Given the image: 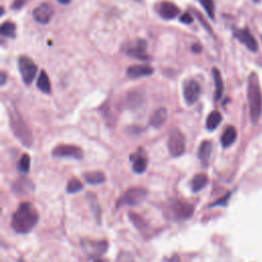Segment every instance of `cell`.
Wrapping results in <instances>:
<instances>
[{"mask_svg": "<svg viewBox=\"0 0 262 262\" xmlns=\"http://www.w3.org/2000/svg\"><path fill=\"white\" fill-rule=\"evenodd\" d=\"M38 218L36 209L30 203H22L13 215L12 226L18 233H27L36 225Z\"/></svg>", "mask_w": 262, "mask_h": 262, "instance_id": "1", "label": "cell"}, {"mask_svg": "<svg viewBox=\"0 0 262 262\" xmlns=\"http://www.w3.org/2000/svg\"><path fill=\"white\" fill-rule=\"evenodd\" d=\"M248 101L251 120L257 123L262 115V91L256 73H252L248 79Z\"/></svg>", "mask_w": 262, "mask_h": 262, "instance_id": "2", "label": "cell"}, {"mask_svg": "<svg viewBox=\"0 0 262 262\" xmlns=\"http://www.w3.org/2000/svg\"><path fill=\"white\" fill-rule=\"evenodd\" d=\"M10 126L15 137L24 145L25 147H31L33 144V136L31 130L20 116L18 111L10 112Z\"/></svg>", "mask_w": 262, "mask_h": 262, "instance_id": "3", "label": "cell"}, {"mask_svg": "<svg viewBox=\"0 0 262 262\" xmlns=\"http://www.w3.org/2000/svg\"><path fill=\"white\" fill-rule=\"evenodd\" d=\"M18 68L22 76L23 82L26 85H30L33 82L37 73L36 64L30 58L22 56L18 60Z\"/></svg>", "mask_w": 262, "mask_h": 262, "instance_id": "4", "label": "cell"}, {"mask_svg": "<svg viewBox=\"0 0 262 262\" xmlns=\"http://www.w3.org/2000/svg\"><path fill=\"white\" fill-rule=\"evenodd\" d=\"M168 150L171 156L179 157L186 151V139L181 131L175 129L168 138Z\"/></svg>", "mask_w": 262, "mask_h": 262, "instance_id": "5", "label": "cell"}, {"mask_svg": "<svg viewBox=\"0 0 262 262\" xmlns=\"http://www.w3.org/2000/svg\"><path fill=\"white\" fill-rule=\"evenodd\" d=\"M147 197V191L140 188H134L127 191L124 196L119 200L118 206L121 205H129V206H136L140 205Z\"/></svg>", "mask_w": 262, "mask_h": 262, "instance_id": "6", "label": "cell"}, {"mask_svg": "<svg viewBox=\"0 0 262 262\" xmlns=\"http://www.w3.org/2000/svg\"><path fill=\"white\" fill-rule=\"evenodd\" d=\"M52 155L55 157H63V158L66 157L80 160L83 158V151L74 145H59L52 151Z\"/></svg>", "mask_w": 262, "mask_h": 262, "instance_id": "7", "label": "cell"}, {"mask_svg": "<svg viewBox=\"0 0 262 262\" xmlns=\"http://www.w3.org/2000/svg\"><path fill=\"white\" fill-rule=\"evenodd\" d=\"M84 251L91 258H97L106 253L108 250V243L106 241H89L84 240L82 242Z\"/></svg>", "mask_w": 262, "mask_h": 262, "instance_id": "8", "label": "cell"}, {"mask_svg": "<svg viewBox=\"0 0 262 262\" xmlns=\"http://www.w3.org/2000/svg\"><path fill=\"white\" fill-rule=\"evenodd\" d=\"M201 86L195 80H189L183 85V97L187 104L192 106L200 97Z\"/></svg>", "mask_w": 262, "mask_h": 262, "instance_id": "9", "label": "cell"}, {"mask_svg": "<svg viewBox=\"0 0 262 262\" xmlns=\"http://www.w3.org/2000/svg\"><path fill=\"white\" fill-rule=\"evenodd\" d=\"M33 18L39 24H47L54 16V8L48 4H41L33 10Z\"/></svg>", "mask_w": 262, "mask_h": 262, "instance_id": "10", "label": "cell"}, {"mask_svg": "<svg viewBox=\"0 0 262 262\" xmlns=\"http://www.w3.org/2000/svg\"><path fill=\"white\" fill-rule=\"evenodd\" d=\"M234 37L238 40H240L243 44H245L249 50H251L253 52H256L258 50V43H257L255 37L252 35V33L248 29L235 30Z\"/></svg>", "mask_w": 262, "mask_h": 262, "instance_id": "11", "label": "cell"}, {"mask_svg": "<svg viewBox=\"0 0 262 262\" xmlns=\"http://www.w3.org/2000/svg\"><path fill=\"white\" fill-rule=\"evenodd\" d=\"M171 210L177 219H188L194 213V207L190 204L176 201L172 204Z\"/></svg>", "mask_w": 262, "mask_h": 262, "instance_id": "12", "label": "cell"}, {"mask_svg": "<svg viewBox=\"0 0 262 262\" xmlns=\"http://www.w3.org/2000/svg\"><path fill=\"white\" fill-rule=\"evenodd\" d=\"M146 50H147V42L144 39H139L134 44H131L129 46L126 52L130 57H134L138 60L147 61L149 57L146 55Z\"/></svg>", "mask_w": 262, "mask_h": 262, "instance_id": "13", "label": "cell"}, {"mask_svg": "<svg viewBox=\"0 0 262 262\" xmlns=\"http://www.w3.org/2000/svg\"><path fill=\"white\" fill-rule=\"evenodd\" d=\"M157 11H158V14L165 20L175 19L180 14L179 8L175 4L170 2H162L161 4H159L158 8H157Z\"/></svg>", "mask_w": 262, "mask_h": 262, "instance_id": "14", "label": "cell"}, {"mask_svg": "<svg viewBox=\"0 0 262 262\" xmlns=\"http://www.w3.org/2000/svg\"><path fill=\"white\" fill-rule=\"evenodd\" d=\"M154 73V69L149 65H135L127 69V75L131 79H138L141 77L150 76Z\"/></svg>", "mask_w": 262, "mask_h": 262, "instance_id": "15", "label": "cell"}, {"mask_svg": "<svg viewBox=\"0 0 262 262\" xmlns=\"http://www.w3.org/2000/svg\"><path fill=\"white\" fill-rule=\"evenodd\" d=\"M33 189H34L33 182L27 177H20L18 180H16V182L13 186L14 192L19 195L28 194V193L32 192Z\"/></svg>", "mask_w": 262, "mask_h": 262, "instance_id": "16", "label": "cell"}, {"mask_svg": "<svg viewBox=\"0 0 262 262\" xmlns=\"http://www.w3.org/2000/svg\"><path fill=\"white\" fill-rule=\"evenodd\" d=\"M166 120H167V111L163 108H160L153 113V115L150 118L149 124L153 128L159 129L165 124Z\"/></svg>", "mask_w": 262, "mask_h": 262, "instance_id": "17", "label": "cell"}, {"mask_svg": "<svg viewBox=\"0 0 262 262\" xmlns=\"http://www.w3.org/2000/svg\"><path fill=\"white\" fill-rule=\"evenodd\" d=\"M211 152H212V144H211V142L204 141L201 144V146L199 148V152H198L199 159H200V161L202 162V164L204 166H207L209 160H210Z\"/></svg>", "mask_w": 262, "mask_h": 262, "instance_id": "18", "label": "cell"}, {"mask_svg": "<svg viewBox=\"0 0 262 262\" xmlns=\"http://www.w3.org/2000/svg\"><path fill=\"white\" fill-rule=\"evenodd\" d=\"M130 160L133 161V169L136 173H143L147 169L148 161L145 156L142 154H134L130 156Z\"/></svg>", "mask_w": 262, "mask_h": 262, "instance_id": "19", "label": "cell"}, {"mask_svg": "<svg viewBox=\"0 0 262 262\" xmlns=\"http://www.w3.org/2000/svg\"><path fill=\"white\" fill-rule=\"evenodd\" d=\"M212 75L214 78V84H215V99L219 100L224 92V84L221 74L217 68L212 69Z\"/></svg>", "mask_w": 262, "mask_h": 262, "instance_id": "20", "label": "cell"}, {"mask_svg": "<svg viewBox=\"0 0 262 262\" xmlns=\"http://www.w3.org/2000/svg\"><path fill=\"white\" fill-rule=\"evenodd\" d=\"M207 183H208V176L205 173H199L195 175L191 180L192 191L198 193L207 186Z\"/></svg>", "mask_w": 262, "mask_h": 262, "instance_id": "21", "label": "cell"}, {"mask_svg": "<svg viewBox=\"0 0 262 262\" xmlns=\"http://www.w3.org/2000/svg\"><path fill=\"white\" fill-rule=\"evenodd\" d=\"M237 136H238L237 130H235L234 127H232V126L227 127L221 137L222 147H224V148L230 147L235 142V140H237Z\"/></svg>", "mask_w": 262, "mask_h": 262, "instance_id": "22", "label": "cell"}, {"mask_svg": "<svg viewBox=\"0 0 262 262\" xmlns=\"http://www.w3.org/2000/svg\"><path fill=\"white\" fill-rule=\"evenodd\" d=\"M37 87L40 91L45 94H49L51 92V84L47 74L44 71H41L37 79Z\"/></svg>", "mask_w": 262, "mask_h": 262, "instance_id": "23", "label": "cell"}, {"mask_svg": "<svg viewBox=\"0 0 262 262\" xmlns=\"http://www.w3.org/2000/svg\"><path fill=\"white\" fill-rule=\"evenodd\" d=\"M222 122V116L219 112L217 111H213L210 115L208 116L207 121H206V128L210 131L215 130L220 123Z\"/></svg>", "mask_w": 262, "mask_h": 262, "instance_id": "24", "label": "cell"}, {"mask_svg": "<svg viewBox=\"0 0 262 262\" xmlns=\"http://www.w3.org/2000/svg\"><path fill=\"white\" fill-rule=\"evenodd\" d=\"M84 179L90 185H100L106 181V175L100 171H91L84 174Z\"/></svg>", "mask_w": 262, "mask_h": 262, "instance_id": "25", "label": "cell"}, {"mask_svg": "<svg viewBox=\"0 0 262 262\" xmlns=\"http://www.w3.org/2000/svg\"><path fill=\"white\" fill-rule=\"evenodd\" d=\"M0 33L5 37L14 38L16 36V25L11 21H7L3 23L2 27H0Z\"/></svg>", "mask_w": 262, "mask_h": 262, "instance_id": "26", "label": "cell"}, {"mask_svg": "<svg viewBox=\"0 0 262 262\" xmlns=\"http://www.w3.org/2000/svg\"><path fill=\"white\" fill-rule=\"evenodd\" d=\"M143 103V95L140 92H131L127 96V104L129 108H138Z\"/></svg>", "mask_w": 262, "mask_h": 262, "instance_id": "27", "label": "cell"}, {"mask_svg": "<svg viewBox=\"0 0 262 262\" xmlns=\"http://www.w3.org/2000/svg\"><path fill=\"white\" fill-rule=\"evenodd\" d=\"M83 185L80 180H78L77 178H72L67 185V192L70 194H75L82 191Z\"/></svg>", "mask_w": 262, "mask_h": 262, "instance_id": "28", "label": "cell"}, {"mask_svg": "<svg viewBox=\"0 0 262 262\" xmlns=\"http://www.w3.org/2000/svg\"><path fill=\"white\" fill-rule=\"evenodd\" d=\"M202 7L205 9L206 13L211 19L215 18V5L214 0H199Z\"/></svg>", "mask_w": 262, "mask_h": 262, "instance_id": "29", "label": "cell"}, {"mask_svg": "<svg viewBox=\"0 0 262 262\" xmlns=\"http://www.w3.org/2000/svg\"><path fill=\"white\" fill-rule=\"evenodd\" d=\"M31 165V158L28 154H24L19 161V169L23 173H27L30 169Z\"/></svg>", "mask_w": 262, "mask_h": 262, "instance_id": "30", "label": "cell"}, {"mask_svg": "<svg viewBox=\"0 0 262 262\" xmlns=\"http://www.w3.org/2000/svg\"><path fill=\"white\" fill-rule=\"evenodd\" d=\"M179 21L183 24H192L194 22V18L190 13H185L180 16Z\"/></svg>", "mask_w": 262, "mask_h": 262, "instance_id": "31", "label": "cell"}, {"mask_svg": "<svg viewBox=\"0 0 262 262\" xmlns=\"http://www.w3.org/2000/svg\"><path fill=\"white\" fill-rule=\"evenodd\" d=\"M28 2H29V0H14L12 8H13L14 10H19V9L23 8Z\"/></svg>", "mask_w": 262, "mask_h": 262, "instance_id": "32", "label": "cell"}, {"mask_svg": "<svg viewBox=\"0 0 262 262\" xmlns=\"http://www.w3.org/2000/svg\"><path fill=\"white\" fill-rule=\"evenodd\" d=\"M192 50H193V52H195V54H200V52L202 51V46L200 44H194L192 47Z\"/></svg>", "mask_w": 262, "mask_h": 262, "instance_id": "33", "label": "cell"}, {"mask_svg": "<svg viewBox=\"0 0 262 262\" xmlns=\"http://www.w3.org/2000/svg\"><path fill=\"white\" fill-rule=\"evenodd\" d=\"M7 80H8V77H7V74H6V72L5 71H3L2 72V86H4L6 83H7Z\"/></svg>", "mask_w": 262, "mask_h": 262, "instance_id": "34", "label": "cell"}, {"mask_svg": "<svg viewBox=\"0 0 262 262\" xmlns=\"http://www.w3.org/2000/svg\"><path fill=\"white\" fill-rule=\"evenodd\" d=\"M58 2L63 4V5H68V4L71 3V0H58Z\"/></svg>", "mask_w": 262, "mask_h": 262, "instance_id": "35", "label": "cell"}, {"mask_svg": "<svg viewBox=\"0 0 262 262\" xmlns=\"http://www.w3.org/2000/svg\"><path fill=\"white\" fill-rule=\"evenodd\" d=\"M96 262H101V261H99V260H98V261H96Z\"/></svg>", "mask_w": 262, "mask_h": 262, "instance_id": "36", "label": "cell"}]
</instances>
